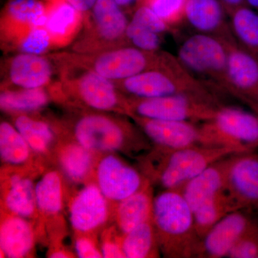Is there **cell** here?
I'll list each match as a JSON object with an SVG mask.
<instances>
[{
	"label": "cell",
	"instance_id": "cell-32",
	"mask_svg": "<svg viewBox=\"0 0 258 258\" xmlns=\"http://www.w3.org/2000/svg\"><path fill=\"white\" fill-rule=\"evenodd\" d=\"M233 211L235 209L225 191L194 212L195 227L200 238L227 214Z\"/></svg>",
	"mask_w": 258,
	"mask_h": 258
},
{
	"label": "cell",
	"instance_id": "cell-3",
	"mask_svg": "<svg viewBox=\"0 0 258 258\" xmlns=\"http://www.w3.org/2000/svg\"><path fill=\"white\" fill-rule=\"evenodd\" d=\"M152 220L164 257H197L201 238L192 210L179 190H163L154 197Z\"/></svg>",
	"mask_w": 258,
	"mask_h": 258
},
{
	"label": "cell",
	"instance_id": "cell-14",
	"mask_svg": "<svg viewBox=\"0 0 258 258\" xmlns=\"http://www.w3.org/2000/svg\"><path fill=\"white\" fill-rule=\"evenodd\" d=\"M111 208L94 181L84 184L69 207L70 222L76 235L92 236L101 230L109 220Z\"/></svg>",
	"mask_w": 258,
	"mask_h": 258
},
{
	"label": "cell",
	"instance_id": "cell-24",
	"mask_svg": "<svg viewBox=\"0 0 258 258\" xmlns=\"http://www.w3.org/2000/svg\"><path fill=\"white\" fill-rule=\"evenodd\" d=\"M35 242L33 227L27 219L5 214L0 227L1 257H28L34 250Z\"/></svg>",
	"mask_w": 258,
	"mask_h": 258
},
{
	"label": "cell",
	"instance_id": "cell-42",
	"mask_svg": "<svg viewBox=\"0 0 258 258\" xmlns=\"http://www.w3.org/2000/svg\"><path fill=\"white\" fill-rule=\"evenodd\" d=\"M115 1L122 9L124 10L125 9H129L132 7H137V8L143 3L144 0H115Z\"/></svg>",
	"mask_w": 258,
	"mask_h": 258
},
{
	"label": "cell",
	"instance_id": "cell-33",
	"mask_svg": "<svg viewBox=\"0 0 258 258\" xmlns=\"http://www.w3.org/2000/svg\"><path fill=\"white\" fill-rule=\"evenodd\" d=\"M20 53L43 55L54 47L45 27H36L23 32L8 42Z\"/></svg>",
	"mask_w": 258,
	"mask_h": 258
},
{
	"label": "cell",
	"instance_id": "cell-17",
	"mask_svg": "<svg viewBox=\"0 0 258 258\" xmlns=\"http://www.w3.org/2000/svg\"><path fill=\"white\" fill-rule=\"evenodd\" d=\"M236 155L232 154L215 161L179 190L193 212L225 191Z\"/></svg>",
	"mask_w": 258,
	"mask_h": 258
},
{
	"label": "cell",
	"instance_id": "cell-35",
	"mask_svg": "<svg viewBox=\"0 0 258 258\" xmlns=\"http://www.w3.org/2000/svg\"><path fill=\"white\" fill-rule=\"evenodd\" d=\"M188 0H144L142 5L151 8L168 25L175 28L184 20Z\"/></svg>",
	"mask_w": 258,
	"mask_h": 258
},
{
	"label": "cell",
	"instance_id": "cell-31",
	"mask_svg": "<svg viewBox=\"0 0 258 258\" xmlns=\"http://www.w3.org/2000/svg\"><path fill=\"white\" fill-rule=\"evenodd\" d=\"M230 26L237 43L258 60V13L243 6L230 15Z\"/></svg>",
	"mask_w": 258,
	"mask_h": 258
},
{
	"label": "cell",
	"instance_id": "cell-19",
	"mask_svg": "<svg viewBox=\"0 0 258 258\" xmlns=\"http://www.w3.org/2000/svg\"><path fill=\"white\" fill-rule=\"evenodd\" d=\"M54 157L62 174L76 184H87L93 181L98 154L83 147L74 138L57 141Z\"/></svg>",
	"mask_w": 258,
	"mask_h": 258
},
{
	"label": "cell",
	"instance_id": "cell-29",
	"mask_svg": "<svg viewBox=\"0 0 258 258\" xmlns=\"http://www.w3.org/2000/svg\"><path fill=\"white\" fill-rule=\"evenodd\" d=\"M50 99L45 88H7L0 94V107L2 111L13 114L32 113L46 106Z\"/></svg>",
	"mask_w": 258,
	"mask_h": 258
},
{
	"label": "cell",
	"instance_id": "cell-38",
	"mask_svg": "<svg viewBox=\"0 0 258 258\" xmlns=\"http://www.w3.org/2000/svg\"><path fill=\"white\" fill-rule=\"evenodd\" d=\"M121 234L116 227L105 231L102 237L100 249L103 257L115 258L124 257L125 255L122 250L120 243Z\"/></svg>",
	"mask_w": 258,
	"mask_h": 258
},
{
	"label": "cell",
	"instance_id": "cell-34",
	"mask_svg": "<svg viewBox=\"0 0 258 258\" xmlns=\"http://www.w3.org/2000/svg\"><path fill=\"white\" fill-rule=\"evenodd\" d=\"M161 35L132 20L125 31V39L130 45L147 52L160 51Z\"/></svg>",
	"mask_w": 258,
	"mask_h": 258
},
{
	"label": "cell",
	"instance_id": "cell-27",
	"mask_svg": "<svg viewBox=\"0 0 258 258\" xmlns=\"http://www.w3.org/2000/svg\"><path fill=\"white\" fill-rule=\"evenodd\" d=\"M35 198L39 215L53 218L63 209L64 185L60 171L50 169L42 174L35 184Z\"/></svg>",
	"mask_w": 258,
	"mask_h": 258
},
{
	"label": "cell",
	"instance_id": "cell-9",
	"mask_svg": "<svg viewBox=\"0 0 258 258\" xmlns=\"http://www.w3.org/2000/svg\"><path fill=\"white\" fill-rule=\"evenodd\" d=\"M200 125L210 147L231 148L240 154L258 149V115L254 112L224 104Z\"/></svg>",
	"mask_w": 258,
	"mask_h": 258
},
{
	"label": "cell",
	"instance_id": "cell-23",
	"mask_svg": "<svg viewBox=\"0 0 258 258\" xmlns=\"http://www.w3.org/2000/svg\"><path fill=\"white\" fill-rule=\"evenodd\" d=\"M225 14L220 0H188L184 20L200 33L233 38L235 36L230 23L226 21Z\"/></svg>",
	"mask_w": 258,
	"mask_h": 258
},
{
	"label": "cell",
	"instance_id": "cell-4",
	"mask_svg": "<svg viewBox=\"0 0 258 258\" xmlns=\"http://www.w3.org/2000/svg\"><path fill=\"white\" fill-rule=\"evenodd\" d=\"M57 60L60 81L57 92L78 106L93 111L113 112L132 117L128 96L113 81L70 60L64 55Z\"/></svg>",
	"mask_w": 258,
	"mask_h": 258
},
{
	"label": "cell",
	"instance_id": "cell-2",
	"mask_svg": "<svg viewBox=\"0 0 258 258\" xmlns=\"http://www.w3.org/2000/svg\"><path fill=\"white\" fill-rule=\"evenodd\" d=\"M127 115L86 112L75 119L71 135L95 154L122 153L137 159L153 147L152 142Z\"/></svg>",
	"mask_w": 258,
	"mask_h": 258
},
{
	"label": "cell",
	"instance_id": "cell-16",
	"mask_svg": "<svg viewBox=\"0 0 258 258\" xmlns=\"http://www.w3.org/2000/svg\"><path fill=\"white\" fill-rule=\"evenodd\" d=\"M225 191L235 210L258 214V153L235 156Z\"/></svg>",
	"mask_w": 258,
	"mask_h": 258
},
{
	"label": "cell",
	"instance_id": "cell-22",
	"mask_svg": "<svg viewBox=\"0 0 258 258\" xmlns=\"http://www.w3.org/2000/svg\"><path fill=\"white\" fill-rule=\"evenodd\" d=\"M46 28L54 47L72 42L85 22V15L66 0H47Z\"/></svg>",
	"mask_w": 258,
	"mask_h": 258
},
{
	"label": "cell",
	"instance_id": "cell-13",
	"mask_svg": "<svg viewBox=\"0 0 258 258\" xmlns=\"http://www.w3.org/2000/svg\"><path fill=\"white\" fill-rule=\"evenodd\" d=\"M257 225V220L246 210L227 214L201 239L197 257H227L238 241Z\"/></svg>",
	"mask_w": 258,
	"mask_h": 258
},
{
	"label": "cell",
	"instance_id": "cell-7",
	"mask_svg": "<svg viewBox=\"0 0 258 258\" xmlns=\"http://www.w3.org/2000/svg\"><path fill=\"white\" fill-rule=\"evenodd\" d=\"M169 54L161 51L147 52L128 45L93 53L77 52L64 56L106 79L118 83L161 66Z\"/></svg>",
	"mask_w": 258,
	"mask_h": 258
},
{
	"label": "cell",
	"instance_id": "cell-6",
	"mask_svg": "<svg viewBox=\"0 0 258 258\" xmlns=\"http://www.w3.org/2000/svg\"><path fill=\"white\" fill-rule=\"evenodd\" d=\"M235 40L198 32L182 42L176 57L194 76L227 94L230 45Z\"/></svg>",
	"mask_w": 258,
	"mask_h": 258
},
{
	"label": "cell",
	"instance_id": "cell-5",
	"mask_svg": "<svg viewBox=\"0 0 258 258\" xmlns=\"http://www.w3.org/2000/svg\"><path fill=\"white\" fill-rule=\"evenodd\" d=\"M128 97L159 98L178 94L213 95L215 86L198 79L183 66L177 57L169 54L161 66L115 83Z\"/></svg>",
	"mask_w": 258,
	"mask_h": 258
},
{
	"label": "cell",
	"instance_id": "cell-39",
	"mask_svg": "<svg viewBox=\"0 0 258 258\" xmlns=\"http://www.w3.org/2000/svg\"><path fill=\"white\" fill-rule=\"evenodd\" d=\"M75 249L78 257L81 258L103 257L101 249L97 247L91 236L76 235Z\"/></svg>",
	"mask_w": 258,
	"mask_h": 258
},
{
	"label": "cell",
	"instance_id": "cell-8",
	"mask_svg": "<svg viewBox=\"0 0 258 258\" xmlns=\"http://www.w3.org/2000/svg\"><path fill=\"white\" fill-rule=\"evenodd\" d=\"M133 115L153 119L203 123L224 105L217 94H178L159 98L128 97Z\"/></svg>",
	"mask_w": 258,
	"mask_h": 258
},
{
	"label": "cell",
	"instance_id": "cell-18",
	"mask_svg": "<svg viewBox=\"0 0 258 258\" xmlns=\"http://www.w3.org/2000/svg\"><path fill=\"white\" fill-rule=\"evenodd\" d=\"M26 171L2 174V189L5 212L27 219L38 217L35 184Z\"/></svg>",
	"mask_w": 258,
	"mask_h": 258
},
{
	"label": "cell",
	"instance_id": "cell-11",
	"mask_svg": "<svg viewBox=\"0 0 258 258\" xmlns=\"http://www.w3.org/2000/svg\"><path fill=\"white\" fill-rule=\"evenodd\" d=\"M86 16L88 19L85 20L91 23V32H88L86 42H80V45L85 47L79 53L84 52L88 46L91 49L88 53H92L96 47L100 51L102 47L125 45L123 42H127L125 31L129 21L124 10L115 0H97L91 13Z\"/></svg>",
	"mask_w": 258,
	"mask_h": 258
},
{
	"label": "cell",
	"instance_id": "cell-41",
	"mask_svg": "<svg viewBox=\"0 0 258 258\" xmlns=\"http://www.w3.org/2000/svg\"><path fill=\"white\" fill-rule=\"evenodd\" d=\"M220 2L229 16L241 7L248 6L247 0H220Z\"/></svg>",
	"mask_w": 258,
	"mask_h": 258
},
{
	"label": "cell",
	"instance_id": "cell-28",
	"mask_svg": "<svg viewBox=\"0 0 258 258\" xmlns=\"http://www.w3.org/2000/svg\"><path fill=\"white\" fill-rule=\"evenodd\" d=\"M120 243L125 258H154L161 254L152 219L121 235Z\"/></svg>",
	"mask_w": 258,
	"mask_h": 258
},
{
	"label": "cell",
	"instance_id": "cell-20",
	"mask_svg": "<svg viewBox=\"0 0 258 258\" xmlns=\"http://www.w3.org/2000/svg\"><path fill=\"white\" fill-rule=\"evenodd\" d=\"M46 21L44 0H9L2 13V32L8 42L30 29L45 27Z\"/></svg>",
	"mask_w": 258,
	"mask_h": 258
},
{
	"label": "cell",
	"instance_id": "cell-21",
	"mask_svg": "<svg viewBox=\"0 0 258 258\" xmlns=\"http://www.w3.org/2000/svg\"><path fill=\"white\" fill-rule=\"evenodd\" d=\"M7 75L17 88H45L52 79L53 67L49 57L19 53L10 59Z\"/></svg>",
	"mask_w": 258,
	"mask_h": 258
},
{
	"label": "cell",
	"instance_id": "cell-40",
	"mask_svg": "<svg viewBox=\"0 0 258 258\" xmlns=\"http://www.w3.org/2000/svg\"><path fill=\"white\" fill-rule=\"evenodd\" d=\"M70 4L73 5L80 13L86 16L91 13L97 0H66Z\"/></svg>",
	"mask_w": 258,
	"mask_h": 258
},
{
	"label": "cell",
	"instance_id": "cell-44",
	"mask_svg": "<svg viewBox=\"0 0 258 258\" xmlns=\"http://www.w3.org/2000/svg\"><path fill=\"white\" fill-rule=\"evenodd\" d=\"M44 1H47V0H44Z\"/></svg>",
	"mask_w": 258,
	"mask_h": 258
},
{
	"label": "cell",
	"instance_id": "cell-26",
	"mask_svg": "<svg viewBox=\"0 0 258 258\" xmlns=\"http://www.w3.org/2000/svg\"><path fill=\"white\" fill-rule=\"evenodd\" d=\"M13 125L23 136L34 154L45 156L52 152L57 144L55 128L41 118L18 113L13 118Z\"/></svg>",
	"mask_w": 258,
	"mask_h": 258
},
{
	"label": "cell",
	"instance_id": "cell-12",
	"mask_svg": "<svg viewBox=\"0 0 258 258\" xmlns=\"http://www.w3.org/2000/svg\"><path fill=\"white\" fill-rule=\"evenodd\" d=\"M131 118L154 147L164 149L210 147L200 123L183 120L153 119L137 115Z\"/></svg>",
	"mask_w": 258,
	"mask_h": 258
},
{
	"label": "cell",
	"instance_id": "cell-25",
	"mask_svg": "<svg viewBox=\"0 0 258 258\" xmlns=\"http://www.w3.org/2000/svg\"><path fill=\"white\" fill-rule=\"evenodd\" d=\"M154 200L153 185L149 181L143 188L115 205L113 220L121 235L152 219Z\"/></svg>",
	"mask_w": 258,
	"mask_h": 258
},
{
	"label": "cell",
	"instance_id": "cell-30",
	"mask_svg": "<svg viewBox=\"0 0 258 258\" xmlns=\"http://www.w3.org/2000/svg\"><path fill=\"white\" fill-rule=\"evenodd\" d=\"M34 152L15 125L7 121L0 123V157L10 167L31 164Z\"/></svg>",
	"mask_w": 258,
	"mask_h": 258
},
{
	"label": "cell",
	"instance_id": "cell-43",
	"mask_svg": "<svg viewBox=\"0 0 258 258\" xmlns=\"http://www.w3.org/2000/svg\"><path fill=\"white\" fill-rule=\"evenodd\" d=\"M247 5L258 13V0H247Z\"/></svg>",
	"mask_w": 258,
	"mask_h": 258
},
{
	"label": "cell",
	"instance_id": "cell-10",
	"mask_svg": "<svg viewBox=\"0 0 258 258\" xmlns=\"http://www.w3.org/2000/svg\"><path fill=\"white\" fill-rule=\"evenodd\" d=\"M93 181L98 185L113 208L149 182L138 168L129 164L115 153L98 154Z\"/></svg>",
	"mask_w": 258,
	"mask_h": 258
},
{
	"label": "cell",
	"instance_id": "cell-15",
	"mask_svg": "<svg viewBox=\"0 0 258 258\" xmlns=\"http://www.w3.org/2000/svg\"><path fill=\"white\" fill-rule=\"evenodd\" d=\"M227 82V94L258 115V60L236 40L230 45Z\"/></svg>",
	"mask_w": 258,
	"mask_h": 258
},
{
	"label": "cell",
	"instance_id": "cell-37",
	"mask_svg": "<svg viewBox=\"0 0 258 258\" xmlns=\"http://www.w3.org/2000/svg\"><path fill=\"white\" fill-rule=\"evenodd\" d=\"M227 257L258 258V225L238 241Z\"/></svg>",
	"mask_w": 258,
	"mask_h": 258
},
{
	"label": "cell",
	"instance_id": "cell-1",
	"mask_svg": "<svg viewBox=\"0 0 258 258\" xmlns=\"http://www.w3.org/2000/svg\"><path fill=\"white\" fill-rule=\"evenodd\" d=\"M239 154L235 149L227 147L164 149L153 146L137 158V168L153 186L163 190H180L215 161Z\"/></svg>",
	"mask_w": 258,
	"mask_h": 258
},
{
	"label": "cell",
	"instance_id": "cell-36",
	"mask_svg": "<svg viewBox=\"0 0 258 258\" xmlns=\"http://www.w3.org/2000/svg\"><path fill=\"white\" fill-rule=\"evenodd\" d=\"M132 20L160 35L174 30L146 5H140L136 8Z\"/></svg>",
	"mask_w": 258,
	"mask_h": 258
}]
</instances>
